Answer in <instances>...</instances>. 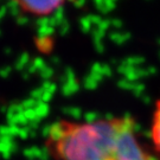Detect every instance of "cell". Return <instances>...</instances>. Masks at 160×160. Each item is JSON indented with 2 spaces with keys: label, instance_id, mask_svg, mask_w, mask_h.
Returning a JSON list of instances; mask_svg holds the SVG:
<instances>
[{
  "label": "cell",
  "instance_id": "cell-2",
  "mask_svg": "<svg viewBox=\"0 0 160 160\" xmlns=\"http://www.w3.org/2000/svg\"><path fill=\"white\" fill-rule=\"evenodd\" d=\"M19 10L32 17H49L64 5L63 1H18Z\"/></svg>",
  "mask_w": 160,
  "mask_h": 160
},
{
  "label": "cell",
  "instance_id": "cell-1",
  "mask_svg": "<svg viewBox=\"0 0 160 160\" xmlns=\"http://www.w3.org/2000/svg\"><path fill=\"white\" fill-rule=\"evenodd\" d=\"M45 147L55 160H160L140 141L129 116L55 121Z\"/></svg>",
  "mask_w": 160,
  "mask_h": 160
},
{
  "label": "cell",
  "instance_id": "cell-3",
  "mask_svg": "<svg viewBox=\"0 0 160 160\" xmlns=\"http://www.w3.org/2000/svg\"><path fill=\"white\" fill-rule=\"evenodd\" d=\"M151 139L154 148L160 152V98L155 104V110L153 113L152 126H151Z\"/></svg>",
  "mask_w": 160,
  "mask_h": 160
}]
</instances>
